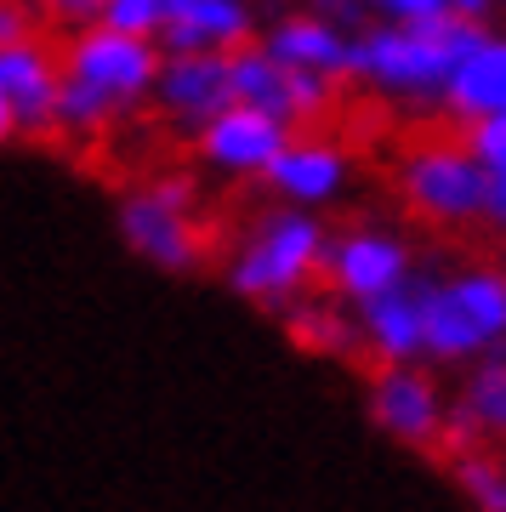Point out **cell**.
<instances>
[{
    "mask_svg": "<svg viewBox=\"0 0 506 512\" xmlns=\"http://www.w3.org/2000/svg\"><path fill=\"white\" fill-rule=\"evenodd\" d=\"M313 12H325L330 23H342V29H353V35H359L364 23L376 18V12H370L364 0H313Z\"/></svg>",
    "mask_w": 506,
    "mask_h": 512,
    "instance_id": "23",
    "label": "cell"
},
{
    "mask_svg": "<svg viewBox=\"0 0 506 512\" xmlns=\"http://www.w3.org/2000/svg\"><path fill=\"white\" fill-rule=\"evenodd\" d=\"M228 74H234V103H251V109L285 120V126H313V120H325L330 103H336V80L308 74V69H290V63H279L262 40L228 52Z\"/></svg>",
    "mask_w": 506,
    "mask_h": 512,
    "instance_id": "7",
    "label": "cell"
},
{
    "mask_svg": "<svg viewBox=\"0 0 506 512\" xmlns=\"http://www.w3.org/2000/svg\"><path fill=\"white\" fill-rule=\"evenodd\" d=\"M114 228L126 251L160 274H194L205 262V234H199V188L182 171H160L148 183L126 188L114 205Z\"/></svg>",
    "mask_w": 506,
    "mask_h": 512,
    "instance_id": "5",
    "label": "cell"
},
{
    "mask_svg": "<svg viewBox=\"0 0 506 512\" xmlns=\"http://www.w3.org/2000/svg\"><path fill=\"white\" fill-rule=\"evenodd\" d=\"M23 35H35V12L23 0H0V46H12Z\"/></svg>",
    "mask_w": 506,
    "mask_h": 512,
    "instance_id": "24",
    "label": "cell"
},
{
    "mask_svg": "<svg viewBox=\"0 0 506 512\" xmlns=\"http://www.w3.org/2000/svg\"><path fill=\"white\" fill-rule=\"evenodd\" d=\"M450 473L478 512H506V456H489V450L461 444L450 456Z\"/></svg>",
    "mask_w": 506,
    "mask_h": 512,
    "instance_id": "20",
    "label": "cell"
},
{
    "mask_svg": "<svg viewBox=\"0 0 506 512\" xmlns=\"http://www.w3.org/2000/svg\"><path fill=\"white\" fill-rule=\"evenodd\" d=\"M472 439H506V348L472 359V376L461 387V404L450 416V450Z\"/></svg>",
    "mask_w": 506,
    "mask_h": 512,
    "instance_id": "18",
    "label": "cell"
},
{
    "mask_svg": "<svg viewBox=\"0 0 506 512\" xmlns=\"http://www.w3.org/2000/svg\"><path fill=\"white\" fill-rule=\"evenodd\" d=\"M489 222L506 228V171H489Z\"/></svg>",
    "mask_w": 506,
    "mask_h": 512,
    "instance_id": "25",
    "label": "cell"
},
{
    "mask_svg": "<svg viewBox=\"0 0 506 512\" xmlns=\"http://www.w3.org/2000/svg\"><path fill=\"white\" fill-rule=\"evenodd\" d=\"M370 421L404 450H438L450 439L444 393L421 365H381L370 376Z\"/></svg>",
    "mask_w": 506,
    "mask_h": 512,
    "instance_id": "10",
    "label": "cell"
},
{
    "mask_svg": "<svg viewBox=\"0 0 506 512\" xmlns=\"http://www.w3.org/2000/svg\"><path fill=\"white\" fill-rule=\"evenodd\" d=\"M501 268H506V245H501Z\"/></svg>",
    "mask_w": 506,
    "mask_h": 512,
    "instance_id": "28",
    "label": "cell"
},
{
    "mask_svg": "<svg viewBox=\"0 0 506 512\" xmlns=\"http://www.w3.org/2000/svg\"><path fill=\"white\" fill-rule=\"evenodd\" d=\"M325 245H330L325 222L313 211H302V205L279 200L245 228V239L234 245L222 279H228V291L256 302V308L285 313L290 302L308 296L313 279L325 274Z\"/></svg>",
    "mask_w": 506,
    "mask_h": 512,
    "instance_id": "3",
    "label": "cell"
},
{
    "mask_svg": "<svg viewBox=\"0 0 506 512\" xmlns=\"http://www.w3.org/2000/svg\"><path fill=\"white\" fill-rule=\"evenodd\" d=\"M416 279V251L393 228H347L325 245V285L342 302H370L381 291H398Z\"/></svg>",
    "mask_w": 506,
    "mask_h": 512,
    "instance_id": "9",
    "label": "cell"
},
{
    "mask_svg": "<svg viewBox=\"0 0 506 512\" xmlns=\"http://www.w3.org/2000/svg\"><path fill=\"white\" fill-rule=\"evenodd\" d=\"M35 12L52 29H86V23H103V0H35Z\"/></svg>",
    "mask_w": 506,
    "mask_h": 512,
    "instance_id": "22",
    "label": "cell"
},
{
    "mask_svg": "<svg viewBox=\"0 0 506 512\" xmlns=\"http://www.w3.org/2000/svg\"><path fill=\"white\" fill-rule=\"evenodd\" d=\"M262 46H268L279 63L290 69H308V74H325V80H353V63H359V35L330 23L325 12H279V18L262 23Z\"/></svg>",
    "mask_w": 506,
    "mask_h": 512,
    "instance_id": "12",
    "label": "cell"
},
{
    "mask_svg": "<svg viewBox=\"0 0 506 512\" xmlns=\"http://www.w3.org/2000/svg\"><path fill=\"white\" fill-rule=\"evenodd\" d=\"M160 40L126 35L109 23H86L63 40L57 52V137L74 143H97L109 137L131 109H143L154 97V74H160Z\"/></svg>",
    "mask_w": 506,
    "mask_h": 512,
    "instance_id": "1",
    "label": "cell"
},
{
    "mask_svg": "<svg viewBox=\"0 0 506 512\" xmlns=\"http://www.w3.org/2000/svg\"><path fill=\"white\" fill-rule=\"evenodd\" d=\"M57 80H63V69L46 40L23 35L0 46V86L18 109V137H35V143L57 137Z\"/></svg>",
    "mask_w": 506,
    "mask_h": 512,
    "instance_id": "14",
    "label": "cell"
},
{
    "mask_svg": "<svg viewBox=\"0 0 506 512\" xmlns=\"http://www.w3.org/2000/svg\"><path fill=\"white\" fill-rule=\"evenodd\" d=\"M256 35L251 0H171L160 23V52H239Z\"/></svg>",
    "mask_w": 506,
    "mask_h": 512,
    "instance_id": "15",
    "label": "cell"
},
{
    "mask_svg": "<svg viewBox=\"0 0 506 512\" xmlns=\"http://www.w3.org/2000/svg\"><path fill=\"white\" fill-rule=\"evenodd\" d=\"M165 6H171V0H103V23H109V29H126V35L160 40Z\"/></svg>",
    "mask_w": 506,
    "mask_h": 512,
    "instance_id": "21",
    "label": "cell"
},
{
    "mask_svg": "<svg viewBox=\"0 0 506 512\" xmlns=\"http://www.w3.org/2000/svg\"><path fill=\"white\" fill-rule=\"evenodd\" d=\"M489 6H495V0H450V12H461V18H484V23H489Z\"/></svg>",
    "mask_w": 506,
    "mask_h": 512,
    "instance_id": "27",
    "label": "cell"
},
{
    "mask_svg": "<svg viewBox=\"0 0 506 512\" xmlns=\"http://www.w3.org/2000/svg\"><path fill=\"white\" fill-rule=\"evenodd\" d=\"M489 35L484 18H461V12H438V18H416V23H364L359 29V63L353 80L370 86L387 103L404 109H444L450 92V74L461 69V57Z\"/></svg>",
    "mask_w": 506,
    "mask_h": 512,
    "instance_id": "2",
    "label": "cell"
},
{
    "mask_svg": "<svg viewBox=\"0 0 506 512\" xmlns=\"http://www.w3.org/2000/svg\"><path fill=\"white\" fill-rule=\"evenodd\" d=\"M18 143V109H12V97H6V86H0V148Z\"/></svg>",
    "mask_w": 506,
    "mask_h": 512,
    "instance_id": "26",
    "label": "cell"
},
{
    "mask_svg": "<svg viewBox=\"0 0 506 512\" xmlns=\"http://www.w3.org/2000/svg\"><path fill=\"white\" fill-rule=\"evenodd\" d=\"M427 359L472 365L506 348V268H455V274L416 279Z\"/></svg>",
    "mask_w": 506,
    "mask_h": 512,
    "instance_id": "4",
    "label": "cell"
},
{
    "mask_svg": "<svg viewBox=\"0 0 506 512\" xmlns=\"http://www.w3.org/2000/svg\"><path fill=\"white\" fill-rule=\"evenodd\" d=\"M398 200L427 228H472L489 222V171L467 137H416L398 154Z\"/></svg>",
    "mask_w": 506,
    "mask_h": 512,
    "instance_id": "6",
    "label": "cell"
},
{
    "mask_svg": "<svg viewBox=\"0 0 506 512\" xmlns=\"http://www.w3.org/2000/svg\"><path fill=\"white\" fill-rule=\"evenodd\" d=\"M160 120L194 137L205 120H217L234 103V74H228V52H165L160 74H154V97H148Z\"/></svg>",
    "mask_w": 506,
    "mask_h": 512,
    "instance_id": "11",
    "label": "cell"
},
{
    "mask_svg": "<svg viewBox=\"0 0 506 512\" xmlns=\"http://www.w3.org/2000/svg\"><path fill=\"white\" fill-rule=\"evenodd\" d=\"M444 109L472 126V120H489V114H506V35L489 29L467 57L461 69L450 74V92H444Z\"/></svg>",
    "mask_w": 506,
    "mask_h": 512,
    "instance_id": "17",
    "label": "cell"
},
{
    "mask_svg": "<svg viewBox=\"0 0 506 512\" xmlns=\"http://www.w3.org/2000/svg\"><path fill=\"white\" fill-rule=\"evenodd\" d=\"M262 183L273 188V200L302 205V211H325L353 183V154L342 143H330V137H290Z\"/></svg>",
    "mask_w": 506,
    "mask_h": 512,
    "instance_id": "13",
    "label": "cell"
},
{
    "mask_svg": "<svg viewBox=\"0 0 506 512\" xmlns=\"http://www.w3.org/2000/svg\"><path fill=\"white\" fill-rule=\"evenodd\" d=\"M285 325H290V336H296L302 348L330 353V359H342V353L364 348V342H359V319H347V313L330 308V302H290Z\"/></svg>",
    "mask_w": 506,
    "mask_h": 512,
    "instance_id": "19",
    "label": "cell"
},
{
    "mask_svg": "<svg viewBox=\"0 0 506 512\" xmlns=\"http://www.w3.org/2000/svg\"><path fill=\"white\" fill-rule=\"evenodd\" d=\"M290 137H296V126L251 109V103H228L217 120H205L194 131V154L205 171H217L228 183H262Z\"/></svg>",
    "mask_w": 506,
    "mask_h": 512,
    "instance_id": "8",
    "label": "cell"
},
{
    "mask_svg": "<svg viewBox=\"0 0 506 512\" xmlns=\"http://www.w3.org/2000/svg\"><path fill=\"white\" fill-rule=\"evenodd\" d=\"M353 319H359V342L376 353L381 365H421V359H427L416 279L398 285V291H381V296H370V302H359Z\"/></svg>",
    "mask_w": 506,
    "mask_h": 512,
    "instance_id": "16",
    "label": "cell"
}]
</instances>
